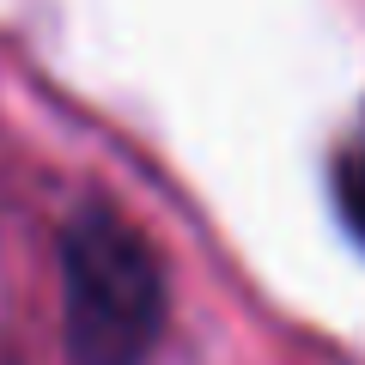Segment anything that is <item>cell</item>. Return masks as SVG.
<instances>
[{
	"mask_svg": "<svg viewBox=\"0 0 365 365\" xmlns=\"http://www.w3.org/2000/svg\"><path fill=\"white\" fill-rule=\"evenodd\" d=\"M67 365H153L170 287L153 237L110 201H79L55 232Z\"/></svg>",
	"mask_w": 365,
	"mask_h": 365,
	"instance_id": "6da1fadb",
	"label": "cell"
},
{
	"mask_svg": "<svg viewBox=\"0 0 365 365\" xmlns=\"http://www.w3.org/2000/svg\"><path fill=\"white\" fill-rule=\"evenodd\" d=\"M329 189H335V213L353 232V244L365 250V140H347L329 165Z\"/></svg>",
	"mask_w": 365,
	"mask_h": 365,
	"instance_id": "7a4b0ae2",
	"label": "cell"
}]
</instances>
